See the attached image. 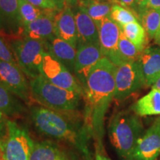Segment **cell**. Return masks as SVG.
I'll use <instances>...</instances> for the list:
<instances>
[{"label": "cell", "mask_w": 160, "mask_h": 160, "mask_svg": "<svg viewBox=\"0 0 160 160\" xmlns=\"http://www.w3.org/2000/svg\"><path fill=\"white\" fill-rule=\"evenodd\" d=\"M104 57L97 44H82L77 45L73 74L84 89L90 72L96 64Z\"/></svg>", "instance_id": "obj_12"}, {"label": "cell", "mask_w": 160, "mask_h": 160, "mask_svg": "<svg viewBox=\"0 0 160 160\" xmlns=\"http://www.w3.org/2000/svg\"><path fill=\"white\" fill-rule=\"evenodd\" d=\"M81 0H65V5L68 6V7H71V8L76 7V6L79 5Z\"/></svg>", "instance_id": "obj_35"}, {"label": "cell", "mask_w": 160, "mask_h": 160, "mask_svg": "<svg viewBox=\"0 0 160 160\" xmlns=\"http://www.w3.org/2000/svg\"><path fill=\"white\" fill-rule=\"evenodd\" d=\"M0 160H3V159H2V153H1V151H0Z\"/></svg>", "instance_id": "obj_40"}, {"label": "cell", "mask_w": 160, "mask_h": 160, "mask_svg": "<svg viewBox=\"0 0 160 160\" xmlns=\"http://www.w3.org/2000/svg\"><path fill=\"white\" fill-rule=\"evenodd\" d=\"M131 110L139 117L160 116V91L152 89L131 106Z\"/></svg>", "instance_id": "obj_20"}, {"label": "cell", "mask_w": 160, "mask_h": 160, "mask_svg": "<svg viewBox=\"0 0 160 160\" xmlns=\"http://www.w3.org/2000/svg\"><path fill=\"white\" fill-rule=\"evenodd\" d=\"M110 19L117 23L119 28L133 22H139L133 11L117 4H113L112 5Z\"/></svg>", "instance_id": "obj_27"}, {"label": "cell", "mask_w": 160, "mask_h": 160, "mask_svg": "<svg viewBox=\"0 0 160 160\" xmlns=\"http://www.w3.org/2000/svg\"><path fill=\"white\" fill-rule=\"evenodd\" d=\"M30 114L35 128L52 139L68 143L79 152L85 160H92L90 150L91 137L85 125L71 114L59 113L42 106H31Z\"/></svg>", "instance_id": "obj_2"}, {"label": "cell", "mask_w": 160, "mask_h": 160, "mask_svg": "<svg viewBox=\"0 0 160 160\" xmlns=\"http://www.w3.org/2000/svg\"><path fill=\"white\" fill-rule=\"evenodd\" d=\"M51 1H53V2L56 4L57 8L59 10L63 9L64 8H65L66 6L65 2V0H51Z\"/></svg>", "instance_id": "obj_36"}, {"label": "cell", "mask_w": 160, "mask_h": 160, "mask_svg": "<svg viewBox=\"0 0 160 160\" xmlns=\"http://www.w3.org/2000/svg\"><path fill=\"white\" fill-rule=\"evenodd\" d=\"M148 0H136V6H137V11H136V15L138 19V14L145 8L146 4Z\"/></svg>", "instance_id": "obj_34"}, {"label": "cell", "mask_w": 160, "mask_h": 160, "mask_svg": "<svg viewBox=\"0 0 160 160\" xmlns=\"http://www.w3.org/2000/svg\"><path fill=\"white\" fill-rule=\"evenodd\" d=\"M145 86H152L160 76V48H145L138 59Z\"/></svg>", "instance_id": "obj_18"}, {"label": "cell", "mask_w": 160, "mask_h": 160, "mask_svg": "<svg viewBox=\"0 0 160 160\" xmlns=\"http://www.w3.org/2000/svg\"><path fill=\"white\" fill-rule=\"evenodd\" d=\"M23 30L19 0H0V35L9 41L20 39L23 38Z\"/></svg>", "instance_id": "obj_11"}, {"label": "cell", "mask_w": 160, "mask_h": 160, "mask_svg": "<svg viewBox=\"0 0 160 160\" xmlns=\"http://www.w3.org/2000/svg\"><path fill=\"white\" fill-rule=\"evenodd\" d=\"M54 34L72 45L77 48L78 36L74 13L73 9L65 6L63 9L59 10L53 19Z\"/></svg>", "instance_id": "obj_16"}, {"label": "cell", "mask_w": 160, "mask_h": 160, "mask_svg": "<svg viewBox=\"0 0 160 160\" xmlns=\"http://www.w3.org/2000/svg\"><path fill=\"white\" fill-rule=\"evenodd\" d=\"M33 101L42 107L66 114H73L79 108L82 96L50 82L42 75L30 79Z\"/></svg>", "instance_id": "obj_4"}, {"label": "cell", "mask_w": 160, "mask_h": 160, "mask_svg": "<svg viewBox=\"0 0 160 160\" xmlns=\"http://www.w3.org/2000/svg\"><path fill=\"white\" fill-rule=\"evenodd\" d=\"M10 41V48L26 77L31 79L41 75L43 55L46 52L45 42L26 37Z\"/></svg>", "instance_id": "obj_5"}, {"label": "cell", "mask_w": 160, "mask_h": 160, "mask_svg": "<svg viewBox=\"0 0 160 160\" xmlns=\"http://www.w3.org/2000/svg\"><path fill=\"white\" fill-rule=\"evenodd\" d=\"M0 111L8 118L22 117L26 112L24 104L0 81Z\"/></svg>", "instance_id": "obj_19"}, {"label": "cell", "mask_w": 160, "mask_h": 160, "mask_svg": "<svg viewBox=\"0 0 160 160\" xmlns=\"http://www.w3.org/2000/svg\"><path fill=\"white\" fill-rule=\"evenodd\" d=\"M152 89H157L160 91V76L158 77V79L154 82V83L152 85Z\"/></svg>", "instance_id": "obj_37"}, {"label": "cell", "mask_w": 160, "mask_h": 160, "mask_svg": "<svg viewBox=\"0 0 160 160\" xmlns=\"http://www.w3.org/2000/svg\"><path fill=\"white\" fill-rule=\"evenodd\" d=\"M99 31V45L103 57L108 58L114 65L124 63L119 51V40L121 29L110 18H106L97 27Z\"/></svg>", "instance_id": "obj_10"}, {"label": "cell", "mask_w": 160, "mask_h": 160, "mask_svg": "<svg viewBox=\"0 0 160 160\" xmlns=\"http://www.w3.org/2000/svg\"><path fill=\"white\" fill-rule=\"evenodd\" d=\"M9 118L0 111V140L2 139L7 133V125Z\"/></svg>", "instance_id": "obj_31"}, {"label": "cell", "mask_w": 160, "mask_h": 160, "mask_svg": "<svg viewBox=\"0 0 160 160\" xmlns=\"http://www.w3.org/2000/svg\"><path fill=\"white\" fill-rule=\"evenodd\" d=\"M33 142L28 132L15 121L8 119L7 133L0 140L3 160H30Z\"/></svg>", "instance_id": "obj_6"}, {"label": "cell", "mask_w": 160, "mask_h": 160, "mask_svg": "<svg viewBox=\"0 0 160 160\" xmlns=\"http://www.w3.org/2000/svg\"><path fill=\"white\" fill-rule=\"evenodd\" d=\"M58 11L59 9H45L42 17L24 26L23 37L45 42L54 37L53 19Z\"/></svg>", "instance_id": "obj_14"}, {"label": "cell", "mask_w": 160, "mask_h": 160, "mask_svg": "<svg viewBox=\"0 0 160 160\" xmlns=\"http://www.w3.org/2000/svg\"><path fill=\"white\" fill-rule=\"evenodd\" d=\"M77 28V45L82 44L99 45V31L93 20L87 13L85 7L79 5L73 8Z\"/></svg>", "instance_id": "obj_15"}, {"label": "cell", "mask_w": 160, "mask_h": 160, "mask_svg": "<svg viewBox=\"0 0 160 160\" xmlns=\"http://www.w3.org/2000/svg\"><path fill=\"white\" fill-rule=\"evenodd\" d=\"M82 5L98 27L106 18H110L113 3L111 2H100L98 0H81Z\"/></svg>", "instance_id": "obj_22"}, {"label": "cell", "mask_w": 160, "mask_h": 160, "mask_svg": "<svg viewBox=\"0 0 160 160\" xmlns=\"http://www.w3.org/2000/svg\"><path fill=\"white\" fill-rule=\"evenodd\" d=\"M138 20L150 38H154L160 27V10L145 8L138 14Z\"/></svg>", "instance_id": "obj_23"}, {"label": "cell", "mask_w": 160, "mask_h": 160, "mask_svg": "<svg viewBox=\"0 0 160 160\" xmlns=\"http://www.w3.org/2000/svg\"><path fill=\"white\" fill-rule=\"evenodd\" d=\"M98 1H100V2H111V0H98Z\"/></svg>", "instance_id": "obj_39"}, {"label": "cell", "mask_w": 160, "mask_h": 160, "mask_svg": "<svg viewBox=\"0 0 160 160\" xmlns=\"http://www.w3.org/2000/svg\"><path fill=\"white\" fill-rule=\"evenodd\" d=\"M124 35L134 45L139 51L142 52L146 45V31L139 22H133L120 28Z\"/></svg>", "instance_id": "obj_24"}, {"label": "cell", "mask_w": 160, "mask_h": 160, "mask_svg": "<svg viewBox=\"0 0 160 160\" xmlns=\"http://www.w3.org/2000/svg\"><path fill=\"white\" fill-rule=\"evenodd\" d=\"M114 99L122 102L145 86L142 72L137 61L124 62L117 66L115 76Z\"/></svg>", "instance_id": "obj_7"}, {"label": "cell", "mask_w": 160, "mask_h": 160, "mask_svg": "<svg viewBox=\"0 0 160 160\" xmlns=\"http://www.w3.org/2000/svg\"><path fill=\"white\" fill-rule=\"evenodd\" d=\"M119 51L124 62L131 61H137L141 55L142 52L124 35L121 31L119 40Z\"/></svg>", "instance_id": "obj_26"}, {"label": "cell", "mask_w": 160, "mask_h": 160, "mask_svg": "<svg viewBox=\"0 0 160 160\" xmlns=\"http://www.w3.org/2000/svg\"><path fill=\"white\" fill-rule=\"evenodd\" d=\"M111 2L113 4H117V5L122 6L125 8L131 10L136 14V11H137L136 0H111Z\"/></svg>", "instance_id": "obj_30"}, {"label": "cell", "mask_w": 160, "mask_h": 160, "mask_svg": "<svg viewBox=\"0 0 160 160\" xmlns=\"http://www.w3.org/2000/svg\"><path fill=\"white\" fill-rule=\"evenodd\" d=\"M160 156V117L145 131L138 141L133 160H156Z\"/></svg>", "instance_id": "obj_13"}, {"label": "cell", "mask_w": 160, "mask_h": 160, "mask_svg": "<svg viewBox=\"0 0 160 160\" xmlns=\"http://www.w3.org/2000/svg\"><path fill=\"white\" fill-rule=\"evenodd\" d=\"M0 59L17 65V60L13 52L1 38H0Z\"/></svg>", "instance_id": "obj_28"}, {"label": "cell", "mask_w": 160, "mask_h": 160, "mask_svg": "<svg viewBox=\"0 0 160 160\" xmlns=\"http://www.w3.org/2000/svg\"><path fill=\"white\" fill-rule=\"evenodd\" d=\"M65 157L56 144L45 140L33 142L30 160H61Z\"/></svg>", "instance_id": "obj_21"}, {"label": "cell", "mask_w": 160, "mask_h": 160, "mask_svg": "<svg viewBox=\"0 0 160 160\" xmlns=\"http://www.w3.org/2000/svg\"><path fill=\"white\" fill-rule=\"evenodd\" d=\"M139 117L132 111H122L116 113L110 122V140L123 160H133L136 146L145 133Z\"/></svg>", "instance_id": "obj_3"}, {"label": "cell", "mask_w": 160, "mask_h": 160, "mask_svg": "<svg viewBox=\"0 0 160 160\" xmlns=\"http://www.w3.org/2000/svg\"><path fill=\"white\" fill-rule=\"evenodd\" d=\"M27 1L41 9H58L56 4L51 0H27Z\"/></svg>", "instance_id": "obj_29"}, {"label": "cell", "mask_w": 160, "mask_h": 160, "mask_svg": "<svg viewBox=\"0 0 160 160\" xmlns=\"http://www.w3.org/2000/svg\"><path fill=\"white\" fill-rule=\"evenodd\" d=\"M117 66L108 58L102 57L90 72L83 89L85 100L84 123L95 147L104 149L105 117L114 99L115 76Z\"/></svg>", "instance_id": "obj_1"}, {"label": "cell", "mask_w": 160, "mask_h": 160, "mask_svg": "<svg viewBox=\"0 0 160 160\" xmlns=\"http://www.w3.org/2000/svg\"><path fill=\"white\" fill-rule=\"evenodd\" d=\"M95 160H111L105 153V150L95 147Z\"/></svg>", "instance_id": "obj_32"}, {"label": "cell", "mask_w": 160, "mask_h": 160, "mask_svg": "<svg viewBox=\"0 0 160 160\" xmlns=\"http://www.w3.org/2000/svg\"><path fill=\"white\" fill-rule=\"evenodd\" d=\"M41 75L53 85L77 92L83 97L82 87L75 76L65 65L47 52H45L43 55Z\"/></svg>", "instance_id": "obj_8"}, {"label": "cell", "mask_w": 160, "mask_h": 160, "mask_svg": "<svg viewBox=\"0 0 160 160\" xmlns=\"http://www.w3.org/2000/svg\"><path fill=\"white\" fill-rule=\"evenodd\" d=\"M45 9L33 5L27 0H19V12L23 26L28 25L45 13Z\"/></svg>", "instance_id": "obj_25"}, {"label": "cell", "mask_w": 160, "mask_h": 160, "mask_svg": "<svg viewBox=\"0 0 160 160\" xmlns=\"http://www.w3.org/2000/svg\"><path fill=\"white\" fill-rule=\"evenodd\" d=\"M153 39H154V40H155L156 44H157V45H160V27L159 28V31H158L157 34H156V36L154 37V38H153Z\"/></svg>", "instance_id": "obj_38"}, {"label": "cell", "mask_w": 160, "mask_h": 160, "mask_svg": "<svg viewBox=\"0 0 160 160\" xmlns=\"http://www.w3.org/2000/svg\"><path fill=\"white\" fill-rule=\"evenodd\" d=\"M19 66L0 59V81L26 105H31L33 99L31 96L30 82Z\"/></svg>", "instance_id": "obj_9"}, {"label": "cell", "mask_w": 160, "mask_h": 160, "mask_svg": "<svg viewBox=\"0 0 160 160\" xmlns=\"http://www.w3.org/2000/svg\"><path fill=\"white\" fill-rule=\"evenodd\" d=\"M145 8L160 10V0H148L144 9Z\"/></svg>", "instance_id": "obj_33"}, {"label": "cell", "mask_w": 160, "mask_h": 160, "mask_svg": "<svg viewBox=\"0 0 160 160\" xmlns=\"http://www.w3.org/2000/svg\"><path fill=\"white\" fill-rule=\"evenodd\" d=\"M44 42L45 51L65 65L73 74L77 48L56 36Z\"/></svg>", "instance_id": "obj_17"}]
</instances>
